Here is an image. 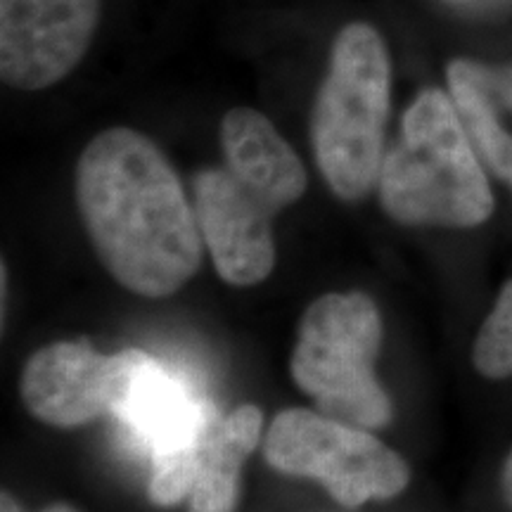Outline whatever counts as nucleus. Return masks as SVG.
I'll return each instance as SVG.
<instances>
[{"label":"nucleus","instance_id":"423d86ee","mask_svg":"<svg viewBox=\"0 0 512 512\" xmlns=\"http://www.w3.org/2000/svg\"><path fill=\"white\" fill-rule=\"evenodd\" d=\"M264 456L285 475L318 479L347 508L370 498L387 501L411 482V470L394 448L363 427L306 408H290L271 422Z\"/></svg>","mask_w":512,"mask_h":512},{"label":"nucleus","instance_id":"7ed1b4c3","mask_svg":"<svg viewBox=\"0 0 512 512\" xmlns=\"http://www.w3.org/2000/svg\"><path fill=\"white\" fill-rule=\"evenodd\" d=\"M389 114V57L368 24H349L332 48L330 72L313 107L311 136L320 171L342 200L377 185Z\"/></svg>","mask_w":512,"mask_h":512},{"label":"nucleus","instance_id":"f257e3e1","mask_svg":"<svg viewBox=\"0 0 512 512\" xmlns=\"http://www.w3.org/2000/svg\"><path fill=\"white\" fill-rule=\"evenodd\" d=\"M76 197L102 266L140 297H169L202 264V230L181 183L143 133L110 128L88 143Z\"/></svg>","mask_w":512,"mask_h":512},{"label":"nucleus","instance_id":"4468645a","mask_svg":"<svg viewBox=\"0 0 512 512\" xmlns=\"http://www.w3.org/2000/svg\"><path fill=\"white\" fill-rule=\"evenodd\" d=\"M501 489H503V496H505V503L510 505L512 510V448L510 453L505 456L503 460V470H501Z\"/></svg>","mask_w":512,"mask_h":512},{"label":"nucleus","instance_id":"9b49d317","mask_svg":"<svg viewBox=\"0 0 512 512\" xmlns=\"http://www.w3.org/2000/svg\"><path fill=\"white\" fill-rule=\"evenodd\" d=\"M448 91L477 155L512 190V64L451 62Z\"/></svg>","mask_w":512,"mask_h":512},{"label":"nucleus","instance_id":"39448f33","mask_svg":"<svg viewBox=\"0 0 512 512\" xmlns=\"http://www.w3.org/2000/svg\"><path fill=\"white\" fill-rule=\"evenodd\" d=\"M119 380L112 415L152 456V503L176 505L192 494L204 439L211 430L207 406L181 377L138 349L117 354Z\"/></svg>","mask_w":512,"mask_h":512},{"label":"nucleus","instance_id":"2eb2a0df","mask_svg":"<svg viewBox=\"0 0 512 512\" xmlns=\"http://www.w3.org/2000/svg\"><path fill=\"white\" fill-rule=\"evenodd\" d=\"M3 512H22L19 505L15 503V498H10L8 494H3Z\"/></svg>","mask_w":512,"mask_h":512},{"label":"nucleus","instance_id":"6e6552de","mask_svg":"<svg viewBox=\"0 0 512 512\" xmlns=\"http://www.w3.org/2000/svg\"><path fill=\"white\" fill-rule=\"evenodd\" d=\"M197 223L216 271L228 285L249 287L268 278L275 245L268 211L228 169L195 176Z\"/></svg>","mask_w":512,"mask_h":512},{"label":"nucleus","instance_id":"1a4fd4ad","mask_svg":"<svg viewBox=\"0 0 512 512\" xmlns=\"http://www.w3.org/2000/svg\"><path fill=\"white\" fill-rule=\"evenodd\" d=\"M119 358L88 342H55L38 349L22 373L29 413L53 427H81L112 411Z\"/></svg>","mask_w":512,"mask_h":512},{"label":"nucleus","instance_id":"dca6fc26","mask_svg":"<svg viewBox=\"0 0 512 512\" xmlns=\"http://www.w3.org/2000/svg\"><path fill=\"white\" fill-rule=\"evenodd\" d=\"M43 512H76L74 508H69V505H53V508L43 510Z\"/></svg>","mask_w":512,"mask_h":512},{"label":"nucleus","instance_id":"0eeeda50","mask_svg":"<svg viewBox=\"0 0 512 512\" xmlns=\"http://www.w3.org/2000/svg\"><path fill=\"white\" fill-rule=\"evenodd\" d=\"M102 0H0V74L19 91L64 79L86 55Z\"/></svg>","mask_w":512,"mask_h":512},{"label":"nucleus","instance_id":"f8f14e48","mask_svg":"<svg viewBox=\"0 0 512 512\" xmlns=\"http://www.w3.org/2000/svg\"><path fill=\"white\" fill-rule=\"evenodd\" d=\"M264 415L252 403L235 408L211 427L202 446L200 472L190 494V512H233L245 458L261 439Z\"/></svg>","mask_w":512,"mask_h":512},{"label":"nucleus","instance_id":"ddd939ff","mask_svg":"<svg viewBox=\"0 0 512 512\" xmlns=\"http://www.w3.org/2000/svg\"><path fill=\"white\" fill-rule=\"evenodd\" d=\"M472 363L489 380L512 375V278L501 287L494 309L477 332Z\"/></svg>","mask_w":512,"mask_h":512},{"label":"nucleus","instance_id":"f03ea898","mask_svg":"<svg viewBox=\"0 0 512 512\" xmlns=\"http://www.w3.org/2000/svg\"><path fill=\"white\" fill-rule=\"evenodd\" d=\"M377 190L389 219L403 226L475 228L491 219L494 192L451 95L430 88L415 98Z\"/></svg>","mask_w":512,"mask_h":512},{"label":"nucleus","instance_id":"20e7f679","mask_svg":"<svg viewBox=\"0 0 512 512\" xmlns=\"http://www.w3.org/2000/svg\"><path fill=\"white\" fill-rule=\"evenodd\" d=\"M380 342L382 318L368 294H323L299 320L294 382L323 415L363 430L382 427L392 418V401L373 373Z\"/></svg>","mask_w":512,"mask_h":512},{"label":"nucleus","instance_id":"9d476101","mask_svg":"<svg viewBox=\"0 0 512 512\" xmlns=\"http://www.w3.org/2000/svg\"><path fill=\"white\" fill-rule=\"evenodd\" d=\"M228 171L268 211L290 207L304 195L306 169L264 114L247 107L228 112L221 124Z\"/></svg>","mask_w":512,"mask_h":512}]
</instances>
